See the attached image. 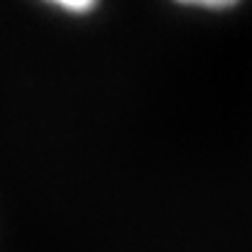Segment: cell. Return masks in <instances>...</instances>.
Returning a JSON list of instances; mask_svg holds the SVG:
<instances>
[{"instance_id":"obj_1","label":"cell","mask_w":252,"mask_h":252,"mask_svg":"<svg viewBox=\"0 0 252 252\" xmlns=\"http://www.w3.org/2000/svg\"><path fill=\"white\" fill-rule=\"evenodd\" d=\"M57 7L69 10V12H91L95 5L93 2H57Z\"/></svg>"}]
</instances>
